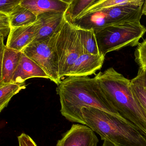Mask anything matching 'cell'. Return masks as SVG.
I'll use <instances>...</instances> for the list:
<instances>
[{
	"label": "cell",
	"mask_w": 146,
	"mask_h": 146,
	"mask_svg": "<svg viewBox=\"0 0 146 146\" xmlns=\"http://www.w3.org/2000/svg\"><path fill=\"white\" fill-rule=\"evenodd\" d=\"M56 92L60 97L61 114L70 122L85 125L82 111L87 107L123 118L108 101L94 77H68L58 84Z\"/></svg>",
	"instance_id": "1"
},
{
	"label": "cell",
	"mask_w": 146,
	"mask_h": 146,
	"mask_svg": "<svg viewBox=\"0 0 146 146\" xmlns=\"http://www.w3.org/2000/svg\"><path fill=\"white\" fill-rule=\"evenodd\" d=\"M108 101L121 117L137 127L146 137V112L131 89V80L113 67L94 77Z\"/></svg>",
	"instance_id": "2"
},
{
	"label": "cell",
	"mask_w": 146,
	"mask_h": 146,
	"mask_svg": "<svg viewBox=\"0 0 146 146\" xmlns=\"http://www.w3.org/2000/svg\"><path fill=\"white\" fill-rule=\"evenodd\" d=\"M85 125L116 146H146V137L135 125L123 118L92 107L82 109Z\"/></svg>",
	"instance_id": "3"
},
{
	"label": "cell",
	"mask_w": 146,
	"mask_h": 146,
	"mask_svg": "<svg viewBox=\"0 0 146 146\" xmlns=\"http://www.w3.org/2000/svg\"><path fill=\"white\" fill-rule=\"evenodd\" d=\"M94 31L100 55L134 47L146 33V27L140 21L111 24Z\"/></svg>",
	"instance_id": "4"
},
{
	"label": "cell",
	"mask_w": 146,
	"mask_h": 146,
	"mask_svg": "<svg viewBox=\"0 0 146 146\" xmlns=\"http://www.w3.org/2000/svg\"><path fill=\"white\" fill-rule=\"evenodd\" d=\"M58 58L59 75L62 79L68 74L78 58L84 54L78 29L64 20L50 38Z\"/></svg>",
	"instance_id": "5"
},
{
	"label": "cell",
	"mask_w": 146,
	"mask_h": 146,
	"mask_svg": "<svg viewBox=\"0 0 146 146\" xmlns=\"http://www.w3.org/2000/svg\"><path fill=\"white\" fill-rule=\"evenodd\" d=\"M50 38L33 42L21 52L36 63L49 76L50 80L58 85L61 81L58 60L50 43Z\"/></svg>",
	"instance_id": "6"
},
{
	"label": "cell",
	"mask_w": 146,
	"mask_h": 146,
	"mask_svg": "<svg viewBox=\"0 0 146 146\" xmlns=\"http://www.w3.org/2000/svg\"><path fill=\"white\" fill-rule=\"evenodd\" d=\"M94 131L85 125L73 124L58 141L56 146H97Z\"/></svg>",
	"instance_id": "7"
},
{
	"label": "cell",
	"mask_w": 146,
	"mask_h": 146,
	"mask_svg": "<svg viewBox=\"0 0 146 146\" xmlns=\"http://www.w3.org/2000/svg\"><path fill=\"white\" fill-rule=\"evenodd\" d=\"M1 37V78L0 86L12 83L14 72L17 67L22 55L18 52L7 47Z\"/></svg>",
	"instance_id": "8"
},
{
	"label": "cell",
	"mask_w": 146,
	"mask_h": 146,
	"mask_svg": "<svg viewBox=\"0 0 146 146\" xmlns=\"http://www.w3.org/2000/svg\"><path fill=\"white\" fill-rule=\"evenodd\" d=\"M65 18V13L58 12H49L38 15L36 20L37 35L34 41L43 40L51 37Z\"/></svg>",
	"instance_id": "9"
},
{
	"label": "cell",
	"mask_w": 146,
	"mask_h": 146,
	"mask_svg": "<svg viewBox=\"0 0 146 146\" xmlns=\"http://www.w3.org/2000/svg\"><path fill=\"white\" fill-rule=\"evenodd\" d=\"M105 59V56L100 54H82L75 61L66 76H88L93 75L100 70Z\"/></svg>",
	"instance_id": "10"
},
{
	"label": "cell",
	"mask_w": 146,
	"mask_h": 146,
	"mask_svg": "<svg viewBox=\"0 0 146 146\" xmlns=\"http://www.w3.org/2000/svg\"><path fill=\"white\" fill-rule=\"evenodd\" d=\"M37 35L36 21L31 25L13 28L8 36L7 47L18 52L22 50L33 42Z\"/></svg>",
	"instance_id": "11"
},
{
	"label": "cell",
	"mask_w": 146,
	"mask_h": 146,
	"mask_svg": "<svg viewBox=\"0 0 146 146\" xmlns=\"http://www.w3.org/2000/svg\"><path fill=\"white\" fill-rule=\"evenodd\" d=\"M143 5H120L106 9L109 23L111 24L131 21H140L143 15Z\"/></svg>",
	"instance_id": "12"
},
{
	"label": "cell",
	"mask_w": 146,
	"mask_h": 146,
	"mask_svg": "<svg viewBox=\"0 0 146 146\" xmlns=\"http://www.w3.org/2000/svg\"><path fill=\"white\" fill-rule=\"evenodd\" d=\"M32 78L50 79L49 76L36 63L22 53L12 83H23L27 79Z\"/></svg>",
	"instance_id": "13"
},
{
	"label": "cell",
	"mask_w": 146,
	"mask_h": 146,
	"mask_svg": "<svg viewBox=\"0 0 146 146\" xmlns=\"http://www.w3.org/2000/svg\"><path fill=\"white\" fill-rule=\"evenodd\" d=\"M70 0H22L20 5L36 17L49 12L65 13Z\"/></svg>",
	"instance_id": "14"
},
{
	"label": "cell",
	"mask_w": 146,
	"mask_h": 146,
	"mask_svg": "<svg viewBox=\"0 0 146 146\" xmlns=\"http://www.w3.org/2000/svg\"><path fill=\"white\" fill-rule=\"evenodd\" d=\"M71 24L78 29L93 30L94 31L111 24L108 19L106 9L81 15Z\"/></svg>",
	"instance_id": "15"
},
{
	"label": "cell",
	"mask_w": 146,
	"mask_h": 146,
	"mask_svg": "<svg viewBox=\"0 0 146 146\" xmlns=\"http://www.w3.org/2000/svg\"><path fill=\"white\" fill-rule=\"evenodd\" d=\"M13 28L31 25L35 23L37 17L32 12L21 5L18 6L9 15Z\"/></svg>",
	"instance_id": "16"
},
{
	"label": "cell",
	"mask_w": 146,
	"mask_h": 146,
	"mask_svg": "<svg viewBox=\"0 0 146 146\" xmlns=\"http://www.w3.org/2000/svg\"><path fill=\"white\" fill-rule=\"evenodd\" d=\"M78 29L84 54H100L94 30Z\"/></svg>",
	"instance_id": "17"
},
{
	"label": "cell",
	"mask_w": 146,
	"mask_h": 146,
	"mask_svg": "<svg viewBox=\"0 0 146 146\" xmlns=\"http://www.w3.org/2000/svg\"><path fill=\"white\" fill-rule=\"evenodd\" d=\"M26 87L25 83H11L0 86V112L8 106L14 96L26 88Z\"/></svg>",
	"instance_id": "18"
},
{
	"label": "cell",
	"mask_w": 146,
	"mask_h": 146,
	"mask_svg": "<svg viewBox=\"0 0 146 146\" xmlns=\"http://www.w3.org/2000/svg\"><path fill=\"white\" fill-rule=\"evenodd\" d=\"M96 1V0H70L65 13V19L71 23Z\"/></svg>",
	"instance_id": "19"
},
{
	"label": "cell",
	"mask_w": 146,
	"mask_h": 146,
	"mask_svg": "<svg viewBox=\"0 0 146 146\" xmlns=\"http://www.w3.org/2000/svg\"><path fill=\"white\" fill-rule=\"evenodd\" d=\"M144 2V0H96L94 4L89 7L80 16L91 12L104 10L120 5L128 4L143 5Z\"/></svg>",
	"instance_id": "20"
},
{
	"label": "cell",
	"mask_w": 146,
	"mask_h": 146,
	"mask_svg": "<svg viewBox=\"0 0 146 146\" xmlns=\"http://www.w3.org/2000/svg\"><path fill=\"white\" fill-rule=\"evenodd\" d=\"M130 86L136 101L146 112V88L131 80Z\"/></svg>",
	"instance_id": "21"
},
{
	"label": "cell",
	"mask_w": 146,
	"mask_h": 146,
	"mask_svg": "<svg viewBox=\"0 0 146 146\" xmlns=\"http://www.w3.org/2000/svg\"><path fill=\"white\" fill-rule=\"evenodd\" d=\"M134 55L135 61L139 69L146 70V38L137 46Z\"/></svg>",
	"instance_id": "22"
},
{
	"label": "cell",
	"mask_w": 146,
	"mask_h": 146,
	"mask_svg": "<svg viewBox=\"0 0 146 146\" xmlns=\"http://www.w3.org/2000/svg\"><path fill=\"white\" fill-rule=\"evenodd\" d=\"M22 0H0V13L9 15L21 4Z\"/></svg>",
	"instance_id": "23"
},
{
	"label": "cell",
	"mask_w": 146,
	"mask_h": 146,
	"mask_svg": "<svg viewBox=\"0 0 146 146\" xmlns=\"http://www.w3.org/2000/svg\"><path fill=\"white\" fill-rule=\"evenodd\" d=\"M11 28L9 15L0 13V37L8 36Z\"/></svg>",
	"instance_id": "24"
},
{
	"label": "cell",
	"mask_w": 146,
	"mask_h": 146,
	"mask_svg": "<svg viewBox=\"0 0 146 146\" xmlns=\"http://www.w3.org/2000/svg\"><path fill=\"white\" fill-rule=\"evenodd\" d=\"M18 140L19 146H37L32 138L24 133L18 137Z\"/></svg>",
	"instance_id": "25"
},
{
	"label": "cell",
	"mask_w": 146,
	"mask_h": 146,
	"mask_svg": "<svg viewBox=\"0 0 146 146\" xmlns=\"http://www.w3.org/2000/svg\"><path fill=\"white\" fill-rule=\"evenodd\" d=\"M131 81L146 88V70L139 68L137 75Z\"/></svg>",
	"instance_id": "26"
},
{
	"label": "cell",
	"mask_w": 146,
	"mask_h": 146,
	"mask_svg": "<svg viewBox=\"0 0 146 146\" xmlns=\"http://www.w3.org/2000/svg\"><path fill=\"white\" fill-rule=\"evenodd\" d=\"M102 146H116L114 145L113 143L109 141H107V140H104V142H103Z\"/></svg>",
	"instance_id": "27"
},
{
	"label": "cell",
	"mask_w": 146,
	"mask_h": 146,
	"mask_svg": "<svg viewBox=\"0 0 146 146\" xmlns=\"http://www.w3.org/2000/svg\"><path fill=\"white\" fill-rule=\"evenodd\" d=\"M142 14L146 16V0L144 1L142 7Z\"/></svg>",
	"instance_id": "28"
}]
</instances>
